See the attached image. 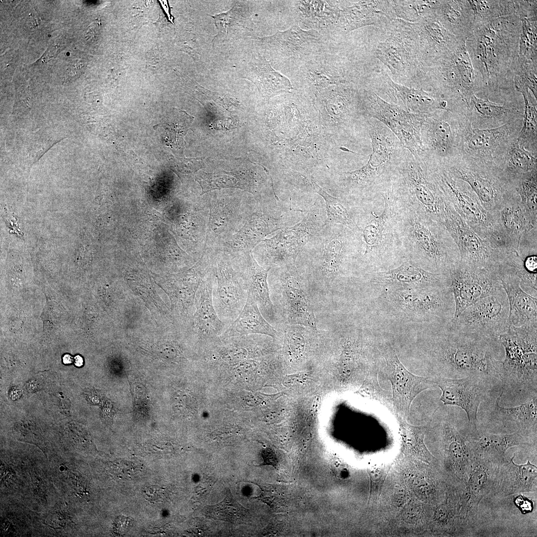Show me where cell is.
<instances>
[{
    "label": "cell",
    "mask_w": 537,
    "mask_h": 537,
    "mask_svg": "<svg viewBox=\"0 0 537 537\" xmlns=\"http://www.w3.org/2000/svg\"><path fill=\"white\" fill-rule=\"evenodd\" d=\"M131 520L123 516L118 517L113 525V532L118 536L123 535L130 528Z\"/></svg>",
    "instance_id": "57"
},
{
    "label": "cell",
    "mask_w": 537,
    "mask_h": 537,
    "mask_svg": "<svg viewBox=\"0 0 537 537\" xmlns=\"http://www.w3.org/2000/svg\"><path fill=\"white\" fill-rule=\"evenodd\" d=\"M391 22L389 34L378 45L375 56L394 77L416 76L424 68L413 23L399 18Z\"/></svg>",
    "instance_id": "11"
},
{
    "label": "cell",
    "mask_w": 537,
    "mask_h": 537,
    "mask_svg": "<svg viewBox=\"0 0 537 537\" xmlns=\"http://www.w3.org/2000/svg\"><path fill=\"white\" fill-rule=\"evenodd\" d=\"M482 20L474 31L475 58L478 62L486 85L491 83V78L499 72L501 60L499 53L503 45L506 44L499 34V21Z\"/></svg>",
    "instance_id": "32"
},
{
    "label": "cell",
    "mask_w": 537,
    "mask_h": 537,
    "mask_svg": "<svg viewBox=\"0 0 537 537\" xmlns=\"http://www.w3.org/2000/svg\"><path fill=\"white\" fill-rule=\"evenodd\" d=\"M469 121L461 111L440 109L425 114L420 129L424 154L441 161L457 155L463 132Z\"/></svg>",
    "instance_id": "12"
},
{
    "label": "cell",
    "mask_w": 537,
    "mask_h": 537,
    "mask_svg": "<svg viewBox=\"0 0 537 537\" xmlns=\"http://www.w3.org/2000/svg\"><path fill=\"white\" fill-rule=\"evenodd\" d=\"M438 1L436 0H393V4L397 18L414 22L422 17L434 12Z\"/></svg>",
    "instance_id": "54"
},
{
    "label": "cell",
    "mask_w": 537,
    "mask_h": 537,
    "mask_svg": "<svg viewBox=\"0 0 537 537\" xmlns=\"http://www.w3.org/2000/svg\"><path fill=\"white\" fill-rule=\"evenodd\" d=\"M314 211L294 226L265 239L253 250L262 267L272 269L294 265L303 247L319 229Z\"/></svg>",
    "instance_id": "15"
},
{
    "label": "cell",
    "mask_w": 537,
    "mask_h": 537,
    "mask_svg": "<svg viewBox=\"0 0 537 537\" xmlns=\"http://www.w3.org/2000/svg\"><path fill=\"white\" fill-rule=\"evenodd\" d=\"M244 72L243 78L253 82L262 96L267 99L293 89L289 80L274 70L264 56L253 59Z\"/></svg>",
    "instance_id": "39"
},
{
    "label": "cell",
    "mask_w": 537,
    "mask_h": 537,
    "mask_svg": "<svg viewBox=\"0 0 537 537\" xmlns=\"http://www.w3.org/2000/svg\"><path fill=\"white\" fill-rule=\"evenodd\" d=\"M389 298L395 308L423 322L448 323L454 316L455 303L449 286L395 289Z\"/></svg>",
    "instance_id": "13"
},
{
    "label": "cell",
    "mask_w": 537,
    "mask_h": 537,
    "mask_svg": "<svg viewBox=\"0 0 537 537\" xmlns=\"http://www.w3.org/2000/svg\"><path fill=\"white\" fill-rule=\"evenodd\" d=\"M283 227L281 218L265 212L262 205L245 210L237 229L221 244L218 250L232 257L252 252L269 234Z\"/></svg>",
    "instance_id": "21"
},
{
    "label": "cell",
    "mask_w": 537,
    "mask_h": 537,
    "mask_svg": "<svg viewBox=\"0 0 537 537\" xmlns=\"http://www.w3.org/2000/svg\"><path fill=\"white\" fill-rule=\"evenodd\" d=\"M210 16L214 19L218 30L212 42L235 38L246 29L247 16L236 4L227 12Z\"/></svg>",
    "instance_id": "50"
},
{
    "label": "cell",
    "mask_w": 537,
    "mask_h": 537,
    "mask_svg": "<svg viewBox=\"0 0 537 537\" xmlns=\"http://www.w3.org/2000/svg\"><path fill=\"white\" fill-rule=\"evenodd\" d=\"M514 184L528 216L537 225V171L523 175Z\"/></svg>",
    "instance_id": "53"
},
{
    "label": "cell",
    "mask_w": 537,
    "mask_h": 537,
    "mask_svg": "<svg viewBox=\"0 0 537 537\" xmlns=\"http://www.w3.org/2000/svg\"><path fill=\"white\" fill-rule=\"evenodd\" d=\"M275 268L270 294L277 319L279 314L286 325H301L318 331L313 309L295 265Z\"/></svg>",
    "instance_id": "9"
},
{
    "label": "cell",
    "mask_w": 537,
    "mask_h": 537,
    "mask_svg": "<svg viewBox=\"0 0 537 537\" xmlns=\"http://www.w3.org/2000/svg\"><path fill=\"white\" fill-rule=\"evenodd\" d=\"M390 191L405 208L444 225L443 193L422 158H415L406 149L392 176Z\"/></svg>",
    "instance_id": "4"
},
{
    "label": "cell",
    "mask_w": 537,
    "mask_h": 537,
    "mask_svg": "<svg viewBox=\"0 0 537 537\" xmlns=\"http://www.w3.org/2000/svg\"><path fill=\"white\" fill-rule=\"evenodd\" d=\"M136 463L127 460H121L113 462L109 466L113 474L118 477L125 478L130 477L138 473V465Z\"/></svg>",
    "instance_id": "56"
},
{
    "label": "cell",
    "mask_w": 537,
    "mask_h": 537,
    "mask_svg": "<svg viewBox=\"0 0 537 537\" xmlns=\"http://www.w3.org/2000/svg\"><path fill=\"white\" fill-rule=\"evenodd\" d=\"M261 334L273 338L278 336L276 330L263 316L253 297L248 294L244 307L220 338Z\"/></svg>",
    "instance_id": "41"
},
{
    "label": "cell",
    "mask_w": 537,
    "mask_h": 537,
    "mask_svg": "<svg viewBox=\"0 0 537 537\" xmlns=\"http://www.w3.org/2000/svg\"><path fill=\"white\" fill-rule=\"evenodd\" d=\"M75 364L77 366H81L83 364V358L80 356H77L75 357Z\"/></svg>",
    "instance_id": "60"
},
{
    "label": "cell",
    "mask_w": 537,
    "mask_h": 537,
    "mask_svg": "<svg viewBox=\"0 0 537 537\" xmlns=\"http://www.w3.org/2000/svg\"><path fill=\"white\" fill-rule=\"evenodd\" d=\"M523 33L521 37L519 54L531 63L537 57L536 19L522 18Z\"/></svg>",
    "instance_id": "55"
},
{
    "label": "cell",
    "mask_w": 537,
    "mask_h": 537,
    "mask_svg": "<svg viewBox=\"0 0 537 537\" xmlns=\"http://www.w3.org/2000/svg\"><path fill=\"white\" fill-rule=\"evenodd\" d=\"M296 3L300 19L310 27L324 28L338 23L341 9L331 1L301 0Z\"/></svg>",
    "instance_id": "47"
},
{
    "label": "cell",
    "mask_w": 537,
    "mask_h": 537,
    "mask_svg": "<svg viewBox=\"0 0 537 537\" xmlns=\"http://www.w3.org/2000/svg\"><path fill=\"white\" fill-rule=\"evenodd\" d=\"M450 288L455 303L453 319L480 299L495 293L502 286L495 272L468 266L461 261L449 271Z\"/></svg>",
    "instance_id": "20"
},
{
    "label": "cell",
    "mask_w": 537,
    "mask_h": 537,
    "mask_svg": "<svg viewBox=\"0 0 537 537\" xmlns=\"http://www.w3.org/2000/svg\"><path fill=\"white\" fill-rule=\"evenodd\" d=\"M419 347L421 364L412 372L431 378L469 376L500 380L504 348L498 337L464 332L442 323Z\"/></svg>",
    "instance_id": "1"
},
{
    "label": "cell",
    "mask_w": 537,
    "mask_h": 537,
    "mask_svg": "<svg viewBox=\"0 0 537 537\" xmlns=\"http://www.w3.org/2000/svg\"><path fill=\"white\" fill-rule=\"evenodd\" d=\"M213 281L211 268L199 285L193 320L195 334L205 343L218 340L230 325L219 318L215 309L212 298Z\"/></svg>",
    "instance_id": "33"
},
{
    "label": "cell",
    "mask_w": 537,
    "mask_h": 537,
    "mask_svg": "<svg viewBox=\"0 0 537 537\" xmlns=\"http://www.w3.org/2000/svg\"><path fill=\"white\" fill-rule=\"evenodd\" d=\"M195 180L201 187L200 195L213 190L230 187L255 193L254 179L247 171L203 173L196 176Z\"/></svg>",
    "instance_id": "44"
},
{
    "label": "cell",
    "mask_w": 537,
    "mask_h": 537,
    "mask_svg": "<svg viewBox=\"0 0 537 537\" xmlns=\"http://www.w3.org/2000/svg\"><path fill=\"white\" fill-rule=\"evenodd\" d=\"M393 1L361 0L340 10L338 26L346 32L396 19Z\"/></svg>",
    "instance_id": "37"
},
{
    "label": "cell",
    "mask_w": 537,
    "mask_h": 537,
    "mask_svg": "<svg viewBox=\"0 0 537 537\" xmlns=\"http://www.w3.org/2000/svg\"><path fill=\"white\" fill-rule=\"evenodd\" d=\"M436 386L442 391L440 400L444 405L458 406L466 413L468 425H478V411L481 403L494 387L501 382L490 377L469 376L452 379L433 378Z\"/></svg>",
    "instance_id": "19"
},
{
    "label": "cell",
    "mask_w": 537,
    "mask_h": 537,
    "mask_svg": "<svg viewBox=\"0 0 537 537\" xmlns=\"http://www.w3.org/2000/svg\"><path fill=\"white\" fill-rule=\"evenodd\" d=\"M253 38L271 55L286 59L308 56L322 44V37L318 31L304 30L297 25L270 36Z\"/></svg>",
    "instance_id": "27"
},
{
    "label": "cell",
    "mask_w": 537,
    "mask_h": 537,
    "mask_svg": "<svg viewBox=\"0 0 537 537\" xmlns=\"http://www.w3.org/2000/svg\"><path fill=\"white\" fill-rule=\"evenodd\" d=\"M509 302L502 286L464 310L451 325L459 331L498 337L509 328Z\"/></svg>",
    "instance_id": "18"
},
{
    "label": "cell",
    "mask_w": 537,
    "mask_h": 537,
    "mask_svg": "<svg viewBox=\"0 0 537 537\" xmlns=\"http://www.w3.org/2000/svg\"><path fill=\"white\" fill-rule=\"evenodd\" d=\"M144 493L149 501L159 502L163 499V491L160 488H147Z\"/></svg>",
    "instance_id": "59"
},
{
    "label": "cell",
    "mask_w": 537,
    "mask_h": 537,
    "mask_svg": "<svg viewBox=\"0 0 537 537\" xmlns=\"http://www.w3.org/2000/svg\"><path fill=\"white\" fill-rule=\"evenodd\" d=\"M400 218L407 245L424 269L448 274L460 261L458 247L442 224L406 209Z\"/></svg>",
    "instance_id": "5"
},
{
    "label": "cell",
    "mask_w": 537,
    "mask_h": 537,
    "mask_svg": "<svg viewBox=\"0 0 537 537\" xmlns=\"http://www.w3.org/2000/svg\"><path fill=\"white\" fill-rule=\"evenodd\" d=\"M494 162L514 184L523 175L537 171V154L521 147L517 138L506 145Z\"/></svg>",
    "instance_id": "43"
},
{
    "label": "cell",
    "mask_w": 537,
    "mask_h": 537,
    "mask_svg": "<svg viewBox=\"0 0 537 537\" xmlns=\"http://www.w3.org/2000/svg\"><path fill=\"white\" fill-rule=\"evenodd\" d=\"M512 457L499 465L496 485L490 495L502 498L522 493L536 492L537 490V467L530 460L517 464Z\"/></svg>",
    "instance_id": "35"
},
{
    "label": "cell",
    "mask_w": 537,
    "mask_h": 537,
    "mask_svg": "<svg viewBox=\"0 0 537 537\" xmlns=\"http://www.w3.org/2000/svg\"><path fill=\"white\" fill-rule=\"evenodd\" d=\"M499 465L473 455L460 494V517L468 529L477 518L482 499L495 487Z\"/></svg>",
    "instance_id": "23"
},
{
    "label": "cell",
    "mask_w": 537,
    "mask_h": 537,
    "mask_svg": "<svg viewBox=\"0 0 537 537\" xmlns=\"http://www.w3.org/2000/svg\"><path fill=\"white\" fill-rule=\"evenodd\" d=\"M240 200L231 198L212 199L209 205V217L206 247L222 242L232 234L239 225L244 212Z\"/></svg>",
    "instance_id": "34"
},
{
    "label": "cell",
    "mask_w": 537,
    "mask_h": 537,
    "mask_svg": "<svg viewBox=\"0 0 537 537\" xmlns=\"http://www.w3.org/2000/svg\"><path fill=\"white\" fill-rule=\"evenodd\" d=\"M412 23L417 35L424 67L427 64H435L461 41L442 24L434 12Z\"/></svg>",
    "instance_id": "29"
},
{
    "label": "cell",
    "mask_w": 537,
    "mask_h": 537,
    "mask_svg": "<svg viewBox=\"0 0 537 537\" xmlns=\"http://www.w3.org/2000/svg\"><path fill=\"white\" fill-rule=\"evenodd\" d=\"M440 411V413L435 411L432 415V420L436 424L432 429L439 436L449 478L456 484L463 485L467 479L473 454L463 431L457 430L444 416L442 409Z\"/></svg>",
    "instance_id": "24"
},
{
    "label": "cell",
    "mask_w": 537,
    "mask_h": 537,
    "mask_svg": "<svg viewBox=\"0 0 537 537\" xmlns=\"http://www.w3.org/2000/svg\"><path fill=\"white\" fill-rule=\"evenodd\" d=\"M231 258L234 267L247 288L248 294L256 301L263 316L269 323L276 324L277 319L268 281V272L271 269L261 266L252 252Z\"/></svg>",
    "instance_id": "28"
},
{
    "label": "cell",
    "mask_w": 537,
    "mask_h": 537,
    "mask_svg": "<svg viewBox=\"0 0 537 537\" xmlns=\"http://www.w3.org/2000/svg\"><path fill=\"white\" fill-rule=\"evenodd\" d=\"M502 393L496 398L489 416L491 423L501 424L505 427H514L537 443V396L531 400L511 407L500 405Z\"/></svg>",
    "instance_id": "38"
},
{
    "label": "cell",
    "mask_w": 537,
    "mask_h": 537,
    "mask_svg": "<svg viewBox=\"0 0 537 537\" xmlns=\"http://www.w3.org/2000/svg\"><path fill=\"white\" fill-rule=\"evenodd\" d=\"M499 338L504 350L501 399L522 404L537 396V323L509 326Z\"/></svg>",
    "instance_id": "2"
},
{
    "label": "cell",
    "mask_w": 537,
    "mask_h": 537,
    "mask_svg": "<svg viewBox=\"0 0 537 537\" xmlns=\"http://www.w3.org/2000/svg\"><path fill=\"white\" fill-rule=\"evenodd\" d=\"M468 1L439 0L435 9V14L442 24L453 35L456 37H465L470 25L467 13L471 9ZM469 3V2H468Z\"/></svg>",
    "instance_id": "45"
},
{
    "label": "cell",
    "mask_w": 537,
    "mask_h": 537,
    "mask_svg": "<svg viewBox=\"0 0 537 537\" xmlns=\"http://www.w3.org/2000/svg\"><path fill=\"white\" fill-rule=\"evenodd\" d=\"M379 194L384 201L383 211L379 215L372 212L373 217L366 222L362 230L365 247L364 256H366L379 254L383 250L389 225L395 216L393 204L390 202V189Z\"/></svg>",
    "instance_id": "42"
},
{
    "label": "cell",
    "mask_w": 537,
    "mask_h": 537,
    "mask_svg": "<svg viewBox=\"0 0 537 537\" xmlns=\"http://www.w3.org/2000/svg\"><path fill=\"white\" fill-rule=\"evenodd\" d=\"M496 274L508 300L509 325L520 327L537 323V297L523 290L520 278L509 267H500Z\"/></svg>",
    "instance_id": "31"
},
{
    "label": "cell",
    "mask_w": 537,
    "mask_h": 537,
    "mask_svg": "<svg viewBox=\"0 0 537 537\" xmlns=\"http://www.w3.org/2000/svg\"><path fill=\"white\" fill-rule=\"evenodd\" d=\"M523 119L486 129L473 127L470 122L463 132L458 154L472 159L494 161L506 145L517 138Z\"/></svg>",
    "instance_id": "22"
},
{
    "label": "cell",
    "mask_w": 537,
    "mask_h": 537,
    "mask_svg": "<svg viewBox=\"0 0 537 537\" xmlns=\"http://www.w3.org/2000/svg\"><path fill=\"white\" fill-rule=\"evenodd\" d=\"M444 225L458 247L462 263L495 272L506 261L508 254L478 235L445 199Z\"/></svg>",
    "instance_id": "17"
},
{
    "label": "cell",
    "mask_w": 537,
    "mask_h": 537,
    "mask_svg": "<svg viewBox=\"0 0 537 537\" xmlns=\"http://www.w3.org/2000/svg\"><path fill=\"white\" fill-rule=\"evenodd\" d=\"M452 175L465 181L489 212L496 214L508 201L518 195L515 185L492 161L458 154L440 161Z\"/></svg>",
    "instance_id": "7"
},
{
    "label": "cell",
    "mask_w": 537,
    "mask_h": 537,
    "mask_svg": "<svg viewBox=\"0 0 537 537\" xmlns=\"http://www.w3.org/2000/svg\"><path fill=\"white\" fill-rule=\"evenodd\" d=\"M214 276L213 305L219 318L230 324L239 315L246 302L248 291L234 267L230 255L221 251L211 252Z\"/></svg>",
    "instance_id": "16"
},
{
    "label": "cell",
    "mask_w": 537,
    "mask_h": 537,
    "mask_svg": "<svg viewBox=\"0 0 537 537\" xmlns=\"http://www.w3.org/2000/svg\"><path fill=\"white\" fill-rule=\"evenodd\" d=\"M379 356L385 361L380 373L391 385L392 408L395 416L406 419L414 399L425 390L435 387L433 378L418 375L408 369L399 359L394 345L389 341L377 348Z\"/></svg>",
    "instance_id": "14"
},
{
    "label": "cell",
    "mask_w": 537,
    "mask_h": 537,
    "mask_svg": "<svg viewBox=\"0 0 537 537\" xmlns=\"http://www.w3.org/2000/svg\"><path fill=\"white\" fill-rule=\"evenodd\" d=\"M305 180L306 185L314 192L321 196L325 202L327 215L325 225L327 223H338L351 229L355 227L352 215L345 202L341 199L328 194L313 180L307 178Z\"/></svg>",
    "instance_id": "49"
},
{
    "label": "cell",
    "mask_w": 537,
    "mask_h": 537,
    "mask_svg": "<svg viewBox=\"0 0 537 537\" xmlns=\"http://www.w3.org/2000/svg\"><path fill=\"white\" fill-rule=\"evenodd\" d=\"M463 433L474 456L482 458L500 465L509 457L507 450L515 446H536L529 438L517 431L506 434H494L477 426L468 424Z\"/></svg>",
    "instance_id": "26"
},
{
    "label": "cell",
    "mask_w": 537,
    "mask_h": 537,
    "mask_svg": "<svg viewBox=\"0 0 537 537\" xmlns=\"http://www.w3.org/2000/svg\"><path fill=\"white\" fill-rule=\"evenodd\" d=\"M373 89L376 93L387 96L390 103L409 112L426 114L449 109L447 101L435 92L396 83L385 73L381 74Z\"/></svg>",
    "instance_id": "25"
},
{
    "label": "cell",
    "mask_w": 537,
    "mask_h": 537,
    "mask_svg": "<svg viewBox=\"0 0 537 537\" xmlns=\"http://www.w3.org/2000/svg\"><path fill=\"white\" fill-rule=\"evenodd\" d=\"M262 456L263 458V465H271L276 467L278 465L277 458L273 450L269 448H266L262 452Z\"/></svg>",
    "instance_id": "58"
},
{
    "label": "cell",
    "mask_w": 537,
    "mask_h": 537,
    "mask_svg": "<svg viewBox=\"0 0 537 537\" xmlns=\"http://www.w3.org/2000/svg\"><path fill=\"white\" fill-rule=\"evenodd\" d=\"M498 221L513 251L517 253L520 241L527 233L537 229L530 220L518 195L498 212Z\"/></svg>",
    "instance_id": "40"
},
{
    "label": "cell",
    "mask_w": 537,
    "mask_h": 537,
    "mask_svg": "<svg viewBox=\"0 0 537 537\" xmlns=\"http://www.w3.org/2000/svg\"><path fill=\"white\" fill-rule=\"evenodd\" d=\"M204 512L207 518L234 524L246 523L248 515L247 509L235 499L231 491L220 503L205 507Z\"/></svg>",
    "instance_id": "51"
},
{
    "label": "cell",
    "mask_w": 537,
    "mask_h": 537,
    "mask_svg": "<svg viewBox=\"0 0 537 537\" xmlns=\"http://www.w3.org/2000/svg\"><path fill=\"white\" fill-rule=\"evenodd\" d=\"M359 95L361 108L365 117L375 119L383 124L415 158L423 156L424 151L420 129L425 114L408 112L387 102L371 90H360Z\"/></svg>",
    "instance_id": "8"
},
{
    "label": "cell",
    "mask_w": 537,
    "mask_h": 537,
    "mask_svg": "<svg viewBox=\"0 0 537 537\" xmlns=\"http://www.w3.org/2000/svg\"><path fill=\"white\" fill-rule=\"evenodd\" d=\"M524 106H519L511 102L494 103L488 99L479 98L473 94L465 110V114L473 127L493 128L523 119Z\"/></svg>",
    "instance_id": "36"
},
{
    "label": "cell",
    "mask_w": 537,
    "mask_h": 537,
    "mask_svg": "<svg viewBox=\"0 0 537 537\" xmlns=\"http://www.w3.org/2000/svg\"><path fill=\"white\" fill-rule=\"evenodd\" d=\"M366 130L372 147L366 164L340 175L341 184L348 192L369 194L388 190L404 154L405 148L399 139L380 121L367 118Z\"/></svg>",
    "instance_id": "3"
},
{
    "label": "cell",
    "mask_w": 537,
    "mask_h": 537,
    "mask_svg": "<svg viewBox=\"0 0 537 537\" xmlns=\"http://www.w3.org/2000/svg\"><path fill=\"white\" fill-rule=\"evenodd\" d=\"M515 85L517 90L522 94L524 99L522 125L517 141L521 147L537 154V99L533 98L528 88L517 78Z\"/></svg>",
    "instance_id": "46"
},
{
    "label": "cell",
    "mask_w": 537,
    "mask_h": 537,
    "mask_svg": "<svg viewBox=\"0 0 537 537\" xmlns=\"http://www.w3.org/2000/svg\"><path fill=\"white\" fill-rule=\"evenodd\" d=\"M304 69L307 81L317 87L324 88L349 82L335 67L323 62L313 60L308 62Z\"/></svg>",
    "instance_id": "52"
},
{
    "label": "cell",
    "mask_w": 537,
    "mask_h": 537,
    "mask_svg": "<svg viewBox=\"0 0 537 537\" xmlns=\"http://www.w3.org/2000/svg\"><path fill=\"white\" fill-rule=\"evenodd\" d=\"M465 41H460L452 51L435 63L440 78L433 91L446 100L451 109H458L460 103L466 109L477 90Z\"/></svg>",
    "instance_id": "10"
},
{
    "label": "cell",
    "mask_w": 537,
    "mask_h": 537,
    "mask_svg": "<svg viewBox=\"0 0 537 537\" xmlns=\"http://www.w3.org/2000/svg\"><path fill=\"white\" fill-rule=\"evenodd\" d=\"M345 248L344 240L339 236H332L324 244L320 268L326 283L332 282L338 274Z\"/></svg>",
    "instance_id": "48"
},
{
    "label": "cell",
    "mask_w": 537,
    "mask_h": 537,
    "mask_svg": "<svg viewBox=\"0 0 537 537\" xmlns=\"http://www.w3.org/2000/svg\"><path fill=\"white\" fill-rule=\"evenodd\" d=\"M423 159L444 199L478 235L493 243L500 233L498 213L487 211L468 184L450 173L441 161L426 155Z\"/></svg>",
    "instance_id": "6"
},
{
    "label": "cell",
    "mask_w": 537,
    "mask_h": 537,
    "mask_svg": "<svg viewBox=\"0 0 537 537\" xmlns=\"http://www.w3.org/2000/svg\"><path fill=\"white\" fill-rule=\"evenodd\" d=\"M371 280L375 284L392 287L394 290L410 287H448L450 284L448 274L428 271L411 261L385 271L375 272Z\"/></svg>",
    "instance_id": "30"
},
{
    "label": "cell",
    "mask_w": 537,
    "mask_h": 537,
    "mask_svg": "<svg viewBox=\"0 0 537 537\" xmlns=\"http://www.w3.org/2000/svg\"><path fill=\"white\" fill-rule=\"evenodd\" d=\"M63 359L64 363L66 364L71 363L73 361V358L69 355H65Z\"/></svg>",
    "instance_id": "61"
}]
</instances>
